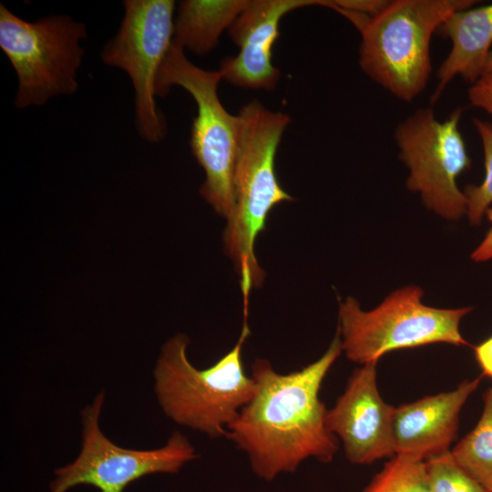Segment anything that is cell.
I'll return each instance as SVG.
<instances>
[{"label":"cell","instance_id":"obj_22","mask_svg":"<svg viewBox=\"0 0 492 492\" xmlns=\"http://www.w3.org/2000/svg\"><path fill=\"white\" fill-rule=\"evenodd\" d=\"M474 353L482 374L492 380V336L475 346Z\"/></svg>","mask_w":492,"mask_h":492},{"label":"cell","instance_id":"obj_13","mask_svg":"<svg viewBox=\"0 0 492 492\" xmlns=\"http://www.w3.org/2000/svg\"><path fill=\"white\" fill-rule=\"evenodd\" d=\"M481 376L463 381L455 390L428 395L395 409V456L426 461L449 451L456 438L459 414Z\"/></svg>","mask_w":492,"mask_h":492},{"label":"cell","instance_id":"obj_1","mask_svg":"<svg viewBox=\"0 0 492 492\" xmlns=\"http://www.w3.org/2000/svg\"><path fill=\"white\" fill-rule=\"evenodd\" d=\"M342 351L337 330L326 352L301 370L281 374L265 359L252 364L253 396L228 426L227 437L247 454L261 478L294 472L309 457L333 460L338 441L326 426L319 392Z\"/></svg>","mask_w":492,"mask_h":492},{"label":"cell","instance_id":"obj_9","mask_svg":"<svg viewBox=\"0 0 492 492\" xmlns=\"http://www.w3.org/2000/svg\"><path fill=\"white\" fill-rule=\"evenodd\" d=\"M123 5L119 29L103 47L101 58L129 76L137 128L146 141L158 143L166 135V122L155 101L156 83L174 37L175 2L126 0Z\"/></svg>","mask_w":492,"mask_h":492},{"label":"cell","instance_id":"obj_6","mask_svg":"<svg viewBox=\"0 0 492 492\" xmlns=\"http://www.w3.org/2000/svg\"><path fill=\"white\" fill-rule=\"evenodd\" d=\"M423 290L406 286L393 292L376 308L363 311L348 297L339 305L342 348L355 363H377L384 354L399 349L436 343L467 345L459 330L471 307L440 309L423 303Z\"/></svg>","mask_w":492,"mask_h":492},{"label":"cell","instance_id":"obj_7","mask_svg":"<svg viewBox=\"0 0 492 492\" xmlns=\"http://www.w3.org/2000/svg\"><path fill=\"white\" fill-rule=\"evenodd\" d=\"M86 36V25L67 15L28 22L0 5V48L17 77L16 108L42 106L77 90Z\"/></svg>","mask_w":492,"mask_h":492},{"label":"cell","instance_id":"obj_16","mask_svg":"<svg viewBox=\"0 0 492 492\" xmlns=\"http://www.w3.org/2000/svg\"><path fill=\"white\" fill-rule=\"evenodd\" d=\"M451 453L471 477L492 492V388L484 394V408L477 425Z\"/></svg>","mask_w":492,"mask_h":492},{"label":"cell","instance_id":"obj_8","mask_svg":"<svg viewBox=\"0 0 492 492\" xmlns=\"http://www.w3.org/2000/svg\"><path fill=\"white\" fill-rule=\"evenodd\" d=\"M461 116L458 108L439 121L431 108H421L395 131L399 157L410 171L407 189L418 192L427 209L453 220L466 213V199L456 179L471 164L458 128Z\"/></svg>","mask_w":492,"mask_h":492},{"label":"cell","instance_id":"obj_17","mask_svg":"<svg viewBox=\"0 0 492 492\" xmlns=\"http://www.w3.org/2000/svg\"><path fill=\"white\" fill-rule=\"evenodd\" d=\"M363 492H432L425 462L394 456Z\"/></svg>","mask_w":492,"mask_h":492},{"label":"cell","instance_id":"obj_24","mask_svg":"<svg viewBox=\"0 0 492 492\" xmlns=\"http://www.w3.org/2000/svg\"><path fill=\"white\" fill-rule=\"evenodd\" d=\"M483 75H492V50H490L485 61Z\"/></svg>","mask_w":492,"mask_h":492},{"label":"cell","instance_id":"obj_18","mask_svg":"<svg viewBox=\"0 0 492 492\" xmlns=\"http://www.w3.org/2000/svg\"><path fill=\"white\" fill-rule=\"evenodd\" d=\"M472 123L483 146L485 178L479 185L466 186L463 193L466 199L468 220L471 224L477 225L492 203V124L479 118H473Z\"/></svg>","mask_w":492,"mask_h":492},{"label":"cell","instance_id":"obj_3","mask_svg":"<svg viewBox=\"0 0 492 492\" xmlns=\"http://www.w3.org/2000/svg\"><path fill=\"white\" fill-rule=\"evenodd\" d=\"M245 318L235 346L207 369L199 370L189 361L187 336L177 334L166 343L154 371L155 388L164 413L173 421L210 437H227L228 426L255 390L241 360V346L250 333Z\"/></svg>","mask_w":492,"mask_h":492},{"label":"cell","instance_id":"obj_14","mask_svg":"<svg viewBox=\"0 0 492 492\" xmlns=\"http://www.w3.org/2000/svg\"><path fill=\"white\" fill-rule=\"evenodd\" d=\"M450 39L448 56L437 71L438 84L431 97L436 102L447 84L456 76L474 84L483 75L492 45V4L456 11L437 28Z\"/></svg>","mask_w":492,"mask_h":492},{"label":"cell","instance_id":"obj_4","mask_svg":"<svg viewBox=\"0 0 492 492\" xmlns=\"http://www.w3.org/2000/svg\"><path fill=\"white\" fill-rule=\"evenodd\" d=\"M475 0H395L360 31L359 64L375 83L403 101L425 88L432 65L430 42L453 13Z\"/></svg>","mask_w":492,"mask_h":492},{"label":"cell","instance_id":"obj_20","mask_svg":"<svg viewBox=\"0 0 492 492\" xmlns=\"http://www.w3.org/2000/svg\"><path fill=\"white\" fill-rule=\"evenodd\" d=\"M387 0H332V9L339 12H352L369 16L380 14L389 4Z\"/></svg>","mask_w":492,"mask_h":492},{"label":"cell","instance_id":"obj_12","mask_svg":"<svg viewBox=\"0 0 492 492\" xmlns=\"http://www.w3.org/2000/svg\"><path fill=\"white\" fill-rule=\"evenodd\" d=\"M312 5L330 7V0H251L228 29L239 52L220 62L222 79L243 88L273 90L281 77L272 59L280 22L286 14Z\"/></svg>","mask_w":492,"mask_h":492},{"label":"cell","instance_id":"obj_21","mask_svg":"<svg viewBox=\"0 0 492 492\" xmlns=\"http://www.w3.org/2000/svg\"><path fill=\"white\" fill-rule=\"evenodd\" d=\"M472 107L479 108L492 117V75H483L467 91Z\"/></svg>","mask_w":492,"mask_h":492},{"label":"cell","instance_id":"obj_5","mask_svg":"<svg viewBox=\"0 0 492 492\" xmlns=\"http://www.w3.org/2000/svg\"><path fill=\"white\" fill-rule=\"evenodd\" d=\"M220 73L192 64L177 43L172 44L159 70L156 95L165 97L171 87L189 92L197 105L190 132V148L206 179L200 192L213 210L229 221L235 210L233 173L237 150V115L221 104L218 87Z\"/></svg>","mask_w":492,"mask_h":492},{"label":"cell","instance_id":"obj_11","mask_svg":"<svg viewBox=\"0 0 492 492\" xmlns=\"http://www.w3.org/2000/svg\"><path fill=\"white\" fill-rule=\"evenodd\" d=\"M376 364L354 370L343 394L326 412L328 430L341 438L346 458L353 464L366 465L395 456V407L384 403L379 394Z\"/></svg>","mask_w":492,"mask_h":492},{"label":"cell","instance_id":"obj_2","mask_svg":"<svg viewBox=\"0 0 492 492\" xmlns=\"http://www.w3.org/2000/svg\"><path fill=\"white\" fill-rule=\"evenodd\" d=\"M237 119L235 210L227 221L223 241L240 275L247 308L251 289L260 286L265 276L255 257V240L265 229L272 209L281 202L293 200L280 185L275 171L277 149L291 118L253 99L240 109Z\"/></svg>","mask_w":492,"mask_h":492},{"label":"cell","instance_id":"obj_19","mask_svg":"<svg viewBox=\"0 0 492 492\" xmlns=\"http://www.w3.org/2000/svg\"><path fill=\"white\" fill-rule=\"evenodd\" d=\"M432 492H487L447 451L425 461Z\"/></svg>","mask_w":492,"mask_h":492},{"label":"cell","instance_id":"obj_23","mask_svg":"<svg viewBox=\"0 0 492 492\" xmlns=\"http://www.w3.org/2000/svg\"><path fill=\"white\" fill-rule=\"evenodd\" d=\"M487 220L492 222V208H488L485 213ZM474 261L482 262L492 259V227L486 234L480 244L471 254Z\"/></svg>","mask_w":492,"mask_h":492},{"label":"cell","instance_id":"obj_10","mask_svg":"<svg viewBox=\"0 0 492 492\" xmlns=\"http://www.w3.org/2000/svg\"><path fill=\"white\" fill-rule=\"evenodd\" d=\"M104 393L82 411V449L77 459L55 471L51 492H67L80 484L101 492H123L141 477L155 473H177L196 457L194 447L180 432H174L167 444L154 450H131L116 446L101 432L98 419Z\"/></svg>","mask_w":492,"mask_h":492},{"label":"cell","instance_id":"obj_15","mask_svg":"<svg viewBox=\"0 0 492 492\" xmlns=\"http://www.w3.org/2000/svg\"><path fill=\"white\" fill-rule=\"evenodd\" d=\"M251 0H185L174 21L173 41L198 56L214 49L220 36L249 6Z\"/></svg>","mask_w":492,"mask_h":492}]
</instances>
